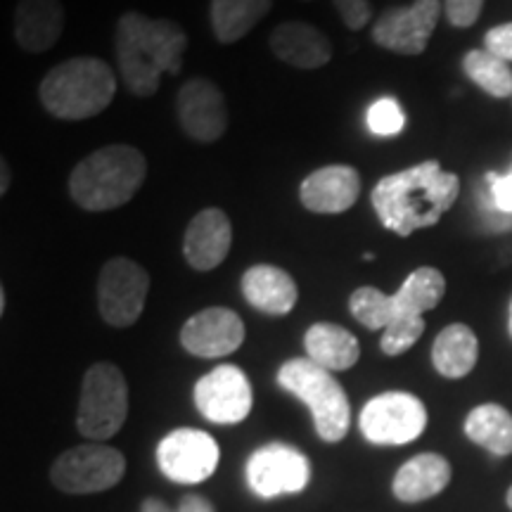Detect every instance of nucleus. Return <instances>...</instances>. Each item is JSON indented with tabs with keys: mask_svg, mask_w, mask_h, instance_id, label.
<instances>
[{
	"mask_svg": "<svg viewBox=\"0 0 512 512\" xmlns=\"http://www.w3.org/2000/svg\"><path fill=\"white\" fill-rule=\"evenodd\" d=\"M460 195V178L427 159L377 181L370 195L377 219L387 230L408 238L415 230L432 228Z\"/></svg>",
	"mask_w": 512,
	"mask_h": 512,
	"instance_id": "f257e3e1",
	"label": "nucleus"
},
{
	"mask_svg": "<svg viewBox=\"0 0 512 512\" xmlns=\"http://www.w3.org/2000/svg\"><path fill=\"white\" fill-rule=\"evenodd\" d=\"M185 50L188 36L181 24L171 19H152L138 10H128L119 17L114 53L121 81L136 98H152L159 91L164 74H181Z\"/></svg>",
	"mask_w": 512,
	"mask_h": 512,
	"instance_id": "f03ea898",
	"label": "nucleus"
},
{
	"mask_svg": "<svg viewBox=\"0 0 512 512\" xmlns=\"http://www.w3.org/2000/svg\"><path fill=\"white\" fill-rule=\"evenodd\" d=\"M147 178L138 147L112 143L83 157L69 174V195L86 211H114L136 197Z\"/></svg>",
	"mask_w": 512,
	"mask_h": 512,
	"instance_id": "7ed1b4c3",
	"label": "nucleus"
},
{
	"mask_svg": "<svg viewBox=\"0 0 512 512\" xmlns=\"http://www.w3.org/2000/svg\"><path fill=\"white\" fill-rule=\"evenodd\" d=\"M117 95V76L100 57H72L55 64L38 86V98L48 114L62 121L98 117Z\"/></svg>",
	"mask_w": 512,
	"mask_h": 512,
	"instance_id": "20e7f679",
	"label": "nucleus"
},
{
	"mask_svg": "<svg viewBox=\"0 0 512 512\" xmlns=\"http://www.w3.org/2000/svg\"><path fill=\"white\" fill-rule=\"evenodd\" d=\"M446 294L444 273L432 266H420L403 280L399 292L384 294L377 287H358L349 297V311L363 328L384 330L399 320L422 318L437 309Z\"/></svg>",
	"mask_w": 512,
	"mask_h": 512,
	"instance_id": "39448f33",
	"label": "nucleus"
},
{
	"mask_svg": "<svg viewBox=\"0 0 512 512\" xmlns=\"http://www.w3.org/2000/svg\"><path fill=\"white\" fill-rule=\"evenodd\" d=\"M278 384L309 406L320 439L337 444L347 437L351 406L335 373L316 366L311 358H290L278 370Z\"/></svg>",
	"mask_w": 512,
	"mask_h": 512,
	"instance_id": "423d86ee",
	"label": "nucleus"
},
{
	"mask_svg": "<svg viewBox=\"0 0 512 512\" xmlns=\"http://www.w3.org/2000/svg\"><path fill=\"white\" fill-rule=\"evenodd\" d=\"M128 418V384L114 363L100 361L86 370L81 382L76 427L86 439L107 441L119 434Z\"/></svg>",
	"mask_w": 512,
	"mask_h": 512,
	"instance_id": "0eeeda50",
	"label": "nucleus"
},
{
	"mask_svg": "<svg viewBox=\"0 0 512 512\" xmlns=\"http://www.w3.org/2000/svg\"><path fill=\"white\" fill-rule=\"evenodd\" d=\"M126 475V458L119 448L105 444L74 446L57 456L50 479L62 494H100L117 486Z\"/></svg>",
	"mask_w": 512,
	"mask_h": 512,
	"instance_id": "6e6552de",
	"label": "nucleus"
},
{
	"mask_svg": "<svg viewBox=\"0 0 512 512\" xmlns=\"http://www.w3.org/2000/svg\"><path fill=\"white\" fill-rule=\"evenodd\" d=\"M358 427L375 446L411 444L425 432L427 408L415 394L384 392L363 406Z\"/></svg>",
	"mask_w": 512,
	"mask_h": 512,
	"instance_id": "1a4fd4ad",
	"label": "nucleus"
},
{
	"mask_svg": "<svg viewBox=\"0 0 512 512\" xmlns=\"http://www.w3.org/2000/svg\"><path fill=\"white\" fill-rule=\"evenodd\" d=\"M150 273L128 256H114L100 268L98 311L112 328H131L143 316Z\"/></svg>",
	"mask_w": 512,
	"mask_h": 512,
	"instance_id": "9d476101",
	"label": "nucleus"
},
{
	"mask_svg": "<svg viewBox=\"0 0 512 512\" xmlns=\"http://www.w3.org/2000/svg\"><path fill=\"white\" fill-rule=\"evenodd\" d=\"M245 477L249 491L259 498L302 494L311 482V463L299 448L273 441L249 456Z\"/></svg>",
	"mask_w": 512,
	"mask_h": 512,
	"instance_id": "9b49d317",
	"label": "nucleus"
},
{
	"mask_svg": "<svg viewBox=\"0 0 512 512\" xmlns=\"http://www.w3.org/2000/svg\"><path fill=\"white\" fill-rule=\"evenodd\" d=\"M221 463V448L209 432L181 427L157 446V465L171 482L195 486L207 482Z\"/></svg>",
	"mask_w": 512,
	"mask_h": 512,
	"instance_id": "f8f14e48",
	"label": "nucleus"
},
{
	"mask_svg": "<svg viewBox=\"0 0 512 512\" xmlns=\"http://www.w3.org/2000/svg\"><path fill=\"white\" fill-rule=\"evenodd\" d=\"M441 0H413L411 5L387 8L373 24V41L396 55H422L437 29Z\"/></svg>",
	"mask_w": 512,
	"mask_h": 512,
	"instance_id": "ddd939ff",
	"label": "nucleus"
},
{
	"mask_svg": "<svg viewBox=\"0 0 512 512\" xmlns=\"http://www.w3.org/2000/svg\"><path fill=\"white\" fill-rule=\"evenodd\" d=\"M252 384L245 370L223 366L209 370L195 384V406L214 425H238L252 413Z\"/></svg>",
	"mask_w": 512,
	"mask_h": 512,
	"instance_id": "4468645a",
	"label": "nucleus"
},
{
	"mask_svg": "<svg viewBox=\"0 0 512 512\" xmlns=\"http://www.w3.org/2000/svg\"><path fill=\"white\" fill-rule=\"evenodd\" d=\"M176 119L190 140L216 143L228 131L226 95L214 81L188 79L176 93Z\"/></svg>",
	"mask_w": 512,
	"mask_h": 512,
	"instance_id": "2eb2a0df",
	"label": "nucleus"
},
{
	"mask_svg": "<svg viewBox=\"0 0 512 512\" xmlns=\"http://www.w3.org/2000/svg\"><path fill=\"white\" fill-rule=\"evenodd\" d=\"M245 342V323L226 306H209L185 320L181 344L197 358H223L235 354Z\"/></svg>",
	"mask_w": 512,
	"mask_h": 512,
	"instance_id": "dca6fc26",
	"label": "nucleus"
},
{
	"mask_svg": "<svg viewBox=\"0 0 512 512\" xmlns=\"http://www.w3.org/2000/svg\"><path fill=\"white\" fill-rule=\"evenodd\" d=\"M233 247V223L219 207H207L192 216L183 238V254L190 268L207 273L228 259Z\"/></svg>",
	"mask_w": 512,
	"mask_h": 512,
	"instance_id": "f3484780",
	"label": "nucleus"
},
{
	"mask_svg": "<svg viewBox=\"0 0 512 512\" xmlns=\"http://www.w3.org/2000/svg\"><path fill=\"white\" fill-rule=\"evenodd\" d=\"M361 176L349 164H328L311 171L299 185V202L313 214H344L358 202Z\"/></svg>",
	"mask_w": 512,
	"mask_h": 512,
	"instance_id": "a211bd4d",
	"label": "nucleus"
},
{
	"mask_svg": "<svg viewBox=\"0 0 512 512\" xmlns=\"http://www.w3.org/2000/svg\"><path fill=\"white\" fill-rule=\"evenodd\" d=\"M268 48L294 69H320L332 60V43L309 22H283L268 36Z\"/></svg>",
	"mask_w": 512,
	"mask_h": 512,
	"instance_id": "6ab92c4d",
	"label": "nucleus"
},
{
	"mask_svg": "<svg viewBox=\"0 0 512 512\" xmlns=\"http://www.w3.org/2000/svg\"><path fill=\"white\" fill-rule=\"evenodd\" d=\"M247 304L266 316H287L299 302L297 280L285 268L256 264L240 280Z\"/></svg>",
	"mask_w": 512,
	"mask_h": 512,
	"instance_id": "aec40b11",
	"label": "nucleus"
},
{
	"mask_svg": "<svg viewBox=\"0 0 512 512\" xmlns=\"http://www.w3.org/2000/svg\"><path fill=\"white\" fill-rule=\"evenodd\" d=\"M64 31L60 0H19L15 8V41L24 53L41 55L55 48Z\"/></svg>",
	"mask_w": 512,
	"mask_h": 512,
	"instance_id": "412c9836",
	"label": "nucleus"
},
{
	"mask_svg": "<svg viewBox=\"0 0 512 512\" xmlns=\"http://www.w3.org/2000/svg\"><path fill=\"white\" fill-rule=\"evenodd\" d=\"M451 484V463L439 453H418L399 467L392 491L401 503H422Z\"/></svg>",
	"mask_w": 512,
	"mask_h": 512,
	"instance_id": "4be33fe9",
	"label": "nucleus"
},
{
	"mask_svg": "<svg viewBox=\"0 0 512 512\" xmlns=\"http://www.w3.org/2000/svg\"><path fill=\"white\" fill-rule=\"evenodd\" d=\"M306 358L330 373L351 370L361 358V344L354 332L337 323H313L304 335Z\"/></svg>",
	"mask_w": 512,
	"mask_h": 512,
	"instance_id": "5701e85b",
	"label": "nucleus"
},
{
	"mask_svg": "<svg viewBox=\"0 0 512 512\" xmlns=\"http://www.w3.org/2000/svg\"><path fill=\"white\" fill-rule=\"evenodd\" d=\"M479 342L475 330L465 323H453L444 328L434 339L432 363L434 370L448 380H460L470 375L477 366Z\"/></svg>",
	"mask_w": 512,
	"mask_h": 512,
	"instance_id": "b1692460",
	"label": "nucleus"
},
{
	"mask_svg": "<svg viewBox=\"0 0 512 512\" xmlns=\"http://www.w3.org/2000/svg\"><path fill=\"white\" fill-rule=\"evenodd\" d=\"M273 8V0H211L209 19L214 38L233 46L245 38Z\"/></svg>",
	"mask_w": 512,
	"mask_h": 512,
	"instance_id": "393cba45",
	"label": "nucleus"
},
{
	"mask_svg": "<svg viewBox=\"0 0 512 512\" xmlns=\"http://www.w3.org/2000/svg\"><path fill=\"white\" fill-rule=\"evenodd\" d=\"M465 434L494 456L503 458L512 453V415L498 403H482L472 408L465 418Z\"/></svg>",
	"mask_w": 512,
	"mask_h": 512,
	"instance_id": "a878e982",
	"label": "nucleus"
},
{
	"mask_svg": "<svg viewBox=\"0 0 512 512\" xmlns=\"http://www.w3.org/2000/svg\"><path fill=\"white\" fill-rule=\"evenodd\" d=\"M463 69L467 79L477 83L484 93L494 95V98H508V95H512L510 64L494 53H489V50H470L463 57Z\"/></svg>",
	"mask_w": 512,
	"mask_h": 512,
	"instance_id": "bb28decb",
	"label": "nucleus"
},
{
	"mask_svg": "<svg viewBox=\"0 0 512 512\" xmlns=\"http://www.w3.org/2000/svg\"><path fill=\"white\" fill-rule=\"evenodd\" d=\"M368 128L370 133L380 138L399 136V133L406 128V114H403L401 105L394 98H380L370 105L368 110Z\"/></svg>",
	"mask_w": 512,
	"mask_h": 512,
	"instance_id": "cd10ccee",
	"label": "nucleus"
},
{
	"mask_svg": "<svg viewBox=\"0 0 512 512\" xmlns=\"http://www.w3.org/2000/svg\"><path fill=\"white\" fill-rule=\"evenodd\" d=\"M425 332V318H413V320H399V323L387 325L382 330L380 337V349L384 356H401L413 347L415 342Z\"/></svg>",
	"mask_w": 512,
	"mask_h": 512,
	"instance_id": "c85d7f7f",
	"label": "nucleus"
},
{
	"mask_svg": "<svg viewBox=\"0 0 512 512\" xmlns=\"http://www.w3.org/2000/svg\"><path fill=\"white\" fill-rule=\"evenodd\" d=\"M339 12L342 24L351 31L366 29L373 19V5L370 0H332Z\"/></svg>",
	"mask_w": 512,
	"mask_h": 512,
	"instance_id": "c756f323",
	"label": "nucleus"
},
{
	"mask_svg": "<svg viewBox=\"0 0 512 512\" xmlns=\"http://www.w3.org/2000/svg\"><path fill=\"white\" fill-rule=\"evenodd\" d=\"M486 183H489L491 207L512 221V171L505 176H498L491 171V174H486Z\"/></svg>",
	"mask_w": 512,
	"mask_h": 512,
	"instance_id": "7c9ffc66",
	"label": "nucleus"
},
{
	"mask_svg": "<svg viewBox=\"0 0 512 512\" xmlns=\"http://www.w3.org/2000/svg\"><path fill=\"white\" fill-rule=\"evenodd\" d=\"M484 0H444L446 19L456 29H467L482 15Z\"/></svg>",
	"mask_w": 512,
	"mask_h": 512,
	"instance_id": "2f4dec72",
	"label": "nucleus"
},
{
	"mask_svg": "<svg viewBox=\"0 0 512 512\" xmlns=\"http://www.w3.org/2000/svg\"><path fill=\"white\" fill-rule=\"evenodd\" d=\"M140 512H216V510L204 496L188 494L181 498L178 508H169V505L159 501V498H147V501H143V505H140Z\"/></svg>",
	"mask_w": 512,
	"mask_h": 512,
	"instance_id": "473e14b6",
	"label": "nucleus"
},
{
	"mask_svg": "<svg viewBox=\"0 0 512 512\" xmlns=\"http://www.w3.org/2000/svg\"><path fill=\"white\" fill-rule=\"evenodd\" d=\"M484 50H489V53H494L505 62H512V22L498 24V27L486 31Z\"/></svg>",
	"mask_w": 512,
	"mask_h": 512,
	"instance_id": "72a5a7b5",
	"label": "nucleus"
},
{
	"mask_svg": "<svg viewBox=\"0 0 512 512\" xmlns=\"http://www.w3.org/2000/svg\"><path fill=\"white\" fill-rule=\"evenodd\" d=\"M12 185V171L8 159H0V195H8Z\"/></svg>",
	"mask_w": 512,
	"mask_h": 512,
	"instance_id": "f704fd0d",
	"label": "nucleus"
},
{
	"mask_svg": "<svg viewBox=\"0 0 512 512\" xmlns=\"http://www.w3.org/2000/svg\"><path fill=\"white\" fill-rule=\"evenodd\" d=\"M5 306H8V294H5V290H0V313H5Z\"/></svg>",
	"mask_w": 512,
	"mask_h": 512,
	"instance_id": "c9c22d12",
	"label": "nucleus"
},
{
	"mask_svg": "<svg viewBox=\"0 0 512 512\" xmlns=\"http://www.w3.org/2000/svg\"><path fill=\"white\" fill-rule=\"evenodd\" d=\"M505 501H508V508L512 510V486H510V491H508V496H505Z\"/></svg>",
	"mask_w": 512,
	"mask_h": 512,
	"instance_id": "e433bc0d",
	"label": "nucleus"
},
{
	"mask_svg": "<svg viewBox=\"0 0 512 512\" xmlns=\"http://www.w3.org/2000/svg\"><path fill=\"white\" fill-rule=\"evenodd\" d=\"M375 259V254L373 252H366V254H363V261H373Z\"/></svg>",
	"mask_w": 512,
	"mask_h": 512,
	"instance_id": "4c0bfd02",
	"label": "nucleus"
},
{
	"mask_svg": "<svg viewBox=\"0 0 512 512\" xmlns=\"http://www.w3.org/2000/svg\"><path fill=\"white\" fill-rule=\"evenodd\" d=\"M510 335H512V306H510Z\"/></svg>",
	"mask_w": 512,
	"mask_h": 512,
	"instance_id": "58836bf2",
	"label": "nucleus"
},
{
	"mask_svg": "<svg viewBox=\"0 0 512 512\" xmlns=\"http://www.w3.org/2000/svg\"><path fill=\"white\" fill-rule=\"evenodd\" d=\"M306 3H311V0H306Z\"/></svg>",
	"mask_w": 512,
	"mask_h": 512,
	"instance_id": "ea45409f",
	"label": "nucleus"
}]
</instances>
